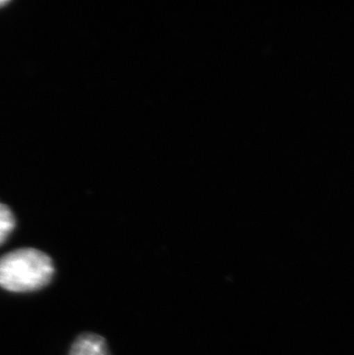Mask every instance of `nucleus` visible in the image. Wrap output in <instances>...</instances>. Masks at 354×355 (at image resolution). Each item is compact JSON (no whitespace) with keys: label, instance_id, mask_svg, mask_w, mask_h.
Wrapping results in <instances>:
<instances>
[{"label":"nucleus","instance_id":"f257e3e1","mask_svg":"<svg viewBox=\"0 0 354 355\" xmlns=\"http://www.w3.org/2000/svg\"><path fill=\"white\" fill-rule=\"evenodd\" d=\"M54 274L52 259L37 248H19L0 258V288L6 291H38L50 284Z\"/></svg>","mask_w":354,"mask_h":355},{"label":"nucleus","instance_id":"f03ea898","mask_svg":"<svg viewBox=\"0 0 354 355\" xmlns=\"http://www.w3.org/2000/svg\"><path fill=\"white\" fill-rule=\"evenodd\" d=\"M69 355H110V352L105 338L96 334L87 332L75 339Z\"/></svg>","mask_w":354,"mask_h":355},{"label":"nucleus","instance_id":"7ed1b4c3","mask_svg":"<svg viewBox=\"0 0 354 355\" xmlns=\"http://www.w3.org/2000/svg\"><path fill=\"white\" fill-rule=\"evenodd\" d=\"M17 225V220L13 211L6 205L0 202V245H3L13 232Z\"/></svg>","mask_w":354,"mask_h":355},{"label":"nucleus","instance_id":"20e7f679","mask_svg":"<svg viewBox=\"0 0 354 355\" xmlns=\"http://www.w3.org/2000/svg\"><path fill=\"white\" fill-rule=\"evenodd\" d=\"M8 1L7 0H0V7L6 6Z\"/></svg>","mask_w":354,"mask_h":355}]
</instances>
